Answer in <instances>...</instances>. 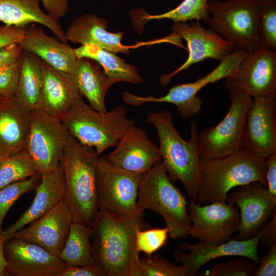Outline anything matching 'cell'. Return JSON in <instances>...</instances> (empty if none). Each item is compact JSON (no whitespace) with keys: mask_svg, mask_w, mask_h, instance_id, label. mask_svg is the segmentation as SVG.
Listing matches in <instances>:
<instances>
[{"mask_svg":"<svg viewBox=\"0 0 276 276\" xmlns=\"http://www.w3.org/2000/svg\"><path fill=\"white\" fill-rule=\"evenodd\" d=\"M247 52L241 50H234L227 55L211 72L195 82L179 84L170 88L164 96L142 97L130 94L127 97L129 104L142 106L148 103H169L177 107L180 116L189 119L198 114L203 103L198 93L208 84L221 79L233 76Z\"/></svg>","mask_w":276,"mask_h":276,"instance_id":"30bf717a","label":"cell"},{"mask_svg":"<svg viewBox=\"0 0 276 276\" xmlns=\"http://www.w3.org/2000/svg\"><path fill=\"white\" fill-rule=\"evenodd\" d=\"M138 276H187V273L182 265H175L156 253L140 258Z\"/></svg>","mask_w":276,"mask_h":276,"instance_id":"836d02e7","label":"cell"},{"mask_svg":"<svg viewBox=\"0 0 276 276\" xmlns=\"http://www.w3.org/2000/svg\"><path fill=\"white\" fill-rule=\"evenodd\" d=\"M104 271L96 262L85 266H68L59 276H105Z\"/></svg>","mask_w":276,"mask_h":276,"instance_id":"60d3db41","label":"cell"},{"mask_svg":"<svg viewBox=\"0 0 276 276\" xmlns=\"http://www.w3.org/2000/svg\"><path fill=\"white\" fill-rule=\"evenodd\" d=\"M8 98H5L4 96L0 95V102Z\"/></svg>","mask_w":276,"mask_h":276,"instance_id":"7dc6e473","label":"cell"},{"mask_svg":"<svg viewBox=\"0 0 276 276\" xmlns=\"http://www.w3.org/2000/svg\"><path fill=\"white\" fill-rule=\"evenodd\" d=\"M227 203L240 210L238 234L232 239L236 240H247L257 235L276 212V197L269 193L266 186L258 181L229 192Z\"/></svg>","mask_w":276,"mask_h":276,"instance_id":"4fadbf2b","label":"cell"},{"mask_svg":"<svg viewBox=\"0 0 276 276\" xmlns=\"http://www.w3.org/2000/svg\"><path fill=\"white\" fill-rule=\"evenodd\" d=\"M275 95L253 98L247 115L244 149L265 160L276 152Z\"/></svg>","mask_w":276,"mask_h":276,"instance_id":"e0dca14e","label":"cell"},{"mask_svg":"<svg viewBox=\"0 0 276 276\" xmlns=\"http://www.w3.org/2000/svg\"><path fill=\"white\" fill-rule=\"evenodd\" d=\"M271 220L266 223L262 230L259 243L269 247L276 243V212L272 216Z\"/></svg>","mask_w":276,"mask_h":276,"instance_id":"f6af8a7d","label":"cell"},{"mask_svg":"<svg viewBox=\"0 0 276 276\" xmlns=\"http://www.w3.org/2000/svg\"><path fill=\"white\" fill-rule=\"evenodd\" d=\"M258 34L261 47L275 51L276 0H261Z\"/></svg>","mask_w":276,"mask_h":276,"instance_id":"d6a6232c","label":"cell"},{"mask_svg":"<svg viewBox=\"0 0 276 276\" xmlns=\"http://www.w3.org/2000/svg\"><path fill=\"white\" fill-rule=\"evenodd\" d=\"M276 275V243L269 247L267 252L260 257L259 265L254 276Z\"/></svg>","mask_w":276,"mask_h":276,"instance_id":"f35d334b","label":"cell"},{"mask_svg":"<svg viewBox=\"0 0 276 276\" xmlns=\"http://www.w3.org/2000/svg\"><path fill=\"white\" fill-rule=\"evenodd\" d=\"M148 226L144 219L119 216L99 210L93 223L92 250L107 276H138V229Z\"/></svg>","mask_w":276,"mask_h":276,"instance_id":"6da1fadb","label":"cell"},{"mask_svg":"<svg viewBox=\"0 0 276 276\" xmlns=\"http://www.w3.org/2000/svg\"><path fill=\"white\" fill-rule=\"evenodd\" d=\"M46 13L55 19L64 17L69 10L68 0H40Z\"/></svg>","mask_w":276,"mask_h":276,"instance_id":"b9f144b4","label":"cell"},{"mask_svg":"<svg viewBox=\"0 0 276 276\" xmlns=\"http://www.w3.org/2000/svg\"><path fill=\"white\" fill-rule=\"evenodd\" d=\"M77 58L86 57L95 60L103 68L112 84L126 82L133 84L143 83L137 68L128 64L116 53L102 49L96 44L82 45L73 49Z\"/></svg>","mask_w":276,"mask_h":276,"instance_id":"83f0119b","label":"cell"},{"mask_svg":"<svg viewBox=\"0 0 276 276\" xmlns=\"http://www.w3.org/2000/svg\"><path fill=\"white\" fill-rule=\"evenodd\" d=\"M92 229L77 221H73L68 237L59 258L68 266H85L96 262L90 238Z\"/></svg>","mask_w":276,"mask_h":276,"instance_id":"f546056e","label":"cell"},{"mask_svg":"<svg viewBox=\"0 0 276 276\" xmlns=\"http://www.w3.org/2000/svg\"><path fill=\"white\" fill-rule=\"evenodd\" d=\"M209 0H183L175 8L164 13L157 15L146 14L143 16L145 20L169 19L174 21L187 22L196 20H203L205 23L209 13L208 3Z\"/></svg>","mask_w":276,"mask_h":276,"instance_id":"1f68e13d","label":"cell"},{"mask_svg":"<svg viewBox=\"0 0 276 276\" xmlns=\"http://www.w3.org/2000/svg\"><path fill=\"white\" fill-rule=\"evenodd\" d=\"M6 275L59 276L68 265L40 245L12 237L4 243Z\"/></svg>","mask_w":276,"mask_h":276,"instance_id":"9a60e30c","label":"cell"},{"mask_svg":"<svg viewBox=\"0 0 276 276\" xmlns=\"http://www.w3.org/2000/svg\"><path fill=\"white\" fill-rule=\"evenodd\" d=\"M262 231L254 237L245 240H230L220 244L211 245L200 242H185L174 253V259L186 269L187 276L197 275L199 268L216 258L225 256H242L259 263L258 247Z\"/></svg>","mask_w":276,"mask_h":276,"instance_id":"ac0fdd59","label":"cell"},{"mask_svg":"<svg viewBox=\"0 0 276 276\" xmlns=\"http://www.w3.org/2000/svg\"><path fill=\"white\" fill-rule=\"evenodd\" d=\"M22 49L19 43H12L0 48V66L11 63L18 60Z\"/></svg>","mask_w":276,"mask_h":276,"instance_id":"7bdbcfd3","label":"cell"},{"mask_svg":"<svg viewBox=\"0 0 276 276\" xmlns=\"http://www.w3.org/2000/svg\"><path fill=\"white\" fill-rule=\"evenodd\" d=\"M40 180L30 207L19 218L6 229L1 236L5 242L17 231L36 220L64 199L65 182L60 163L54 170L40 173Z\"/></svg>","mask_w":276,"mask_h":276,"instance_id":"44dd1931","label":"cell"},{"mask_svg":"<svg viewBox=\"0 0 276 276\" xmlns=\"http://www.w3.org/2000/svg\"><path fill=\"white\" fill-rule=\"evenodd\" d=\"M198 21L178 22L173 25V33L186 41L189 56L176 70L161 76L159 81L163 87H166L174 76L192 65L208 58L221 61L234 50L229 43L213 30L202 27Z\"/></svg>","mask_w":276,"mask_h":276,"instance_id":"2e32d148","label":"cell"},{"mask_svg":"<svg viewBox=\"0 0 276 276\" xmlns=\"http://www.w3.org/2000/svg\"><path fill=\"white\" fill-rule=\"evenodd\" d=\"M146 121L155 128L159 153L170 179L172 182L181 181L188 197L195 199L200 179L196 122L190 123L191 137L186 141L175 128L172 114L169 111L162 109L149 112Z\"/></svg>","mask_w":276,"mask_h":276,"instance_id":"3957f363","label":"cell"},{"mask_svg":"<svg viewBox=\"0 0 276 276\" xmlns=\"http://www.w3.org/2000/svg\"><path fill=\"white\" fill-rule=\"evenodd\" d=\"M40 0H0V22L7 26L25 27L35 23L48 28L63 43H67L59 21L45 12Z\"/></svg>","mask_w":276,"mask_h":276,"instance_id":"484cf974","label":"cell"},{"mask_svg":"<svg viewBox=\"0 0 276 276\" xmlns=\"http://www.w3.org/2000/svg\"><path fill=\"white\" fill-rule=\"evenodd\" d=\"M19 44L22 50L37 56L55 68L72 74L77 59L73 49L48 35L36 24L25 27V37Z\"/></svg>","mask_w":276,"mask_h":276,"instance_id":"cb8c5ba5","label":"cell"},{"mask_svg":"<svg viewBox=\"0 0 276 276\" xmlns=\"http://www.w3.org/2000/svg\"><path fill=\"white\" fill-rule=\"evenodd\" d=\"M68 133L61 120L42 109L30 111L27 152L40 174L52 171L59 165Z\"/></svg>","mask_w":276,"mask_h":276,"instance_id":"8fae6325","label":"cell"},{"mask_svg":"<svg viewBox=\"0 0 276 276\" xmlns=\"http://www.w3.org/2000/svg\"><path fill=\"white\" fill-rule=\"evenodd\" d=\"M266 165V179L269 193L276 197V152L265 160Z\"/></svg>","mask_w":276,"mask_h":276,"instance_id":"ee69618b","label":"cell"},{"mask_svg":"<svg viewBox=\"0 0 276 276\" xmlns=\"http://www.w3.org/2000/svg\"><path fill=\"white\" fill-rule=\"evenodd\" d=\"M144 174L131 172L99 157L96 171L99 211L123 217L143 219L137 206L139 188Z\"/></svg>","mask_w":276,"mask_h":276,"instance_id":"9c48e42d","label":"cell"},{"mask_svg":"<svg viewBox=\"0 0 276 276\" xmlns=\"http://www.w3.org/2000/svg\"><path fill=\"white\" fill-rule=\"evenodd\" d=\"M20 64V57L15 62L0 66V95L5 98L16 96Z\"/></svg>","mask_w":276,"mask_h":276,"instance_id":"74e56055","label":"cell"},{"mask_svg":"<svg viewBox=\"0 0 276 276\" xmlns=\"http://www.w3.org/2000/svg\"><path fill=\"white\" fill-rule=\"evenodd\" d=\"M73 221L70 208L63 199L27 226L16 232L11 238L28 240L59 257L68 237Z\"/></svg>","mask_w":276,"mask_h":276,"instance_id":"d6986e66","label":"cell"},{"mask_svg":"<svg viewBox=\"0 0 276 276\" xmlns=\"http://www.w3.org/2000/svg\"><path fill=\"white\" fill-rule=\"evenodd\" d=\"M42 60L22 50L15 98L30 111L40 108L42 86Z\"/></svg>","mask_w":276,"mask_h":276,"instance_id":"f1b7e54d","label":"cell"},{"mask_svg":"<svg viewBox=\"0 0 276 276\" xmlns=\"http://www.w3.org/2000/svg\"><path fill=\"white\" fill-rule=\"evenodd\" d=\"M170 232L166 226L146 230L138 229L136 233V245L140 252L146 255L156 252L163 247L168 239Z\"/></svg>","mask_w":276,"mask_h":276,"instance_id":"8d00e7d4","label":"cell"},{"mask_svg":"<svg viewBox=\"0 0 276 276\" xmlns=\"http://www.w3.org/2000/svg\"><path fill=\"white\" fill-rule=\"evenodd\" d=\"M25 27L5 25L1 26L0 27V48L12 43H19L25 37Z\"/></svg>","mask_w":276,"mask_h":276,"instance_id":"ab89813d","label":"cell"},{"mask_svg":"<svg viewBox=\"0 0 276 276\" xmlns=\"http://www.w3.org/2000/svg\"><path fill=\"white\" fill-rule=\"evenodd\" d=\"M261 0H209L205 22L234 50L247 52L261 47L258 20Z\"/></svg>","mask_w":276,"mask_h":276,"instance_id":"52a82bcc","label":"cell"},{"mask_svg":"<svg viewBox=\"0 0 276 276\" xmlns=\"http://www.w3.org/2000/svg\"><path fill=\"white\" fill-rule=\"evenodd\" d=\"M200 179L195 199L200 205L227 202L236 187L258 181L267 187L265 162L245 149L221 158L200 157Z\"/></svg>","mask_w":276,"mask_h":276,"instance_id":"277c9868","label":"cell"},{"mask_svg":"<svg viewBox=\"0 0 276 276\" xmlns=\"http://www.w3.org/2000/svg\"><path fill=\"white\" fill-rule=\"evenodd\" d=\"M40 178V174L38 173L0 189V234L4 219L10 209L21 196L35 190Z\"/></svg>","mask_w":276,"mask_h":276,"instance_id":"e575fe53","label":"cell"},{"mask_svg":"<svg viewBox=\"0 0 276 276\" xmlns=\"http://www.w3.org/2000/svg\"><path fill=\"white\" fill-rule=\"evenodd\" d=\"M107 20L95 14H85L75 18L65 31L68 41L82 45L96 44L108 51L129 53L123 45L121 32L111 33L107 30Z\"/></svg>","mask_w":276,"mask_h":276,"instance_id":"d4e9b609","label":"cell"},{"mask_svg":"<svg viewBox=\"0 0 276 276\" xmlns=\"http://www.w3.org/2000/svg\"><path fill=\"white\" fill-rule=\"evenodd\" d=\"M4 243L0 234V276L6 275L7 262L4 255Z\"/></svg>","mask_w":276,"mask_h":276,"instance_id":"bcb514c9","label":"cell"},{"mask_svg":"<svg viewBox=\"0 0 276 276\" xmlns=\"http://www.w3.org/2000/svg\"><path fill=\"white\" fill-rule=\"evenodd\" d=\"M230 92V107L216 126L199 133L198 150L200 158H221L244 149V138L247 113L253 98L242 90Z\"/></svg>","mask_w":276,"mask_h":276,"instance_id":"ba28073f","label":"cell"},{"mask_svg":"<svg viewBox=\"0 0 276 276\" xmlns=\"http://www.w3.org/2000/svg\"><path fill=\"white\" fill-rule=\"evenodd\" d=\"M187 210L191 223L189 236L200 242L222 244L238 231L240 214L235 205L217 201L202 205L191 199Z\"/></svg>","mask_w":276,"mask_h":276,"instance_id":"7c38bea8","label":"cell"},{"mask_svg":"<svg viewBox=\"0 0 276 276\" xmlns=\"http://www.w3.org/2000/svg\"><path fill=\"white\" fill-rule=\"evenodd\" d=\"M237 257L227 262L214 264L207 270L198 272L197 275L254 276L259 263L247 260L244 257Z\"/></svg>","mask_w":276,"mask_h":276,"instance_id":"d590c367","label":"cell"},{"mask_svg":"<svg viewBox=\"0 0 276 276\" xmlns=\"http://www.w3.org/2000/svg\"><path fill=\"white\" fill-rule=\"evenodd\" d=\"M226 89L244 91L252 98L276 94V52L260 47L247 52L235 74L224 79Z\"/></svg>","mask_w":276,"mask_h":276,"instance_id":"5bb4252c","label":"cell"},{"mask_svg":"<svg viewBox=\"0 0 276 276\" xmlns=\"http://www.w3.org/2000/svg\"><path fill=\"white\" fill-rule=\"evenodd\" d=\"M189 202L170 179L162 160L144 175L139 188V210L142 212L149 210L160 215L170 229L169 236L173 239L189 236L191 225Z\"/></svg>","mask_w":276,"mask_h":276,"instance_id":"8992f818","label":"cell"},{"mask_svg":"<svg viewBox=\"0 0 276 276\" xmlns=\"http://www.w3.org/2000/svg\"><path fill=\"white\" fill-rule=\"evenodd\" d=\"M30 111L15 98L0 102V157L27 151Z\"/></svg>","mask_w":276,"mask_h":276,"instance_id":"7402d4cb","label":"cell"},{"mask_svg":"<svg viewBox=\"0 0 276 276\" xmlns=\"http://www.w3.org/2000/svg\"><path fill=\"white\" fill-rule=\"evenodd\" d=\"M42 86L40 108L61 120L75 101L81 97L71 75L42 60Z\"/></svg>","mask_w":276,"mask_h":276,"instance_id":"603a6c76","label":"cell"},{"mask_svg":"<svg viewBox=\"0 0 276 276\" xmlns=\"http://www.w3.org/2000/svg\"><path fill=\"white\" fill-rule=\"evenodd\" d=\"M70 133L60 160L65 182L64 199L73 221L91 226L99 211L96 171L99 157Z\"/></svg>","mask_w":276,"mask_h":276,"instance_id":"7a4b0ae2","label":"cell"},{"mask_svg":"<svg viewBox=\"0 0 276 276\" xmlns=\"http://www.w3.org/2000/svg\"><path fill=\"white\" fill-rule=\"evenodd\" d=\"M38 173L27 151L0 157V189Z\"/></svg>","mask_w":276,"mask_h":276,"instance_id":"4dcf8cb0","label":"cell"},{"mask_svg":"<svg viewBox=\"0 0 276 276\" xmlns=\"http://www.w3.org/2000/svg\"><path fill=\"white\" fill-rule=\"evenodd\" d=\"M81 96L88 100L94 109L105 112V97L112 85L101 65L91 59L77 58L71 74Z\"/></svg>","mask_w":276,"mask_h":276,"instance_id":"4316f807","label":"cell"},{"mask_svg":"<svg viewBox=\"0 0 276 276\" xmlns=\"http://www.w3.org/2000/svg\"><path fill=\"white\" fill-rule=\"evenodd\" d=\"M128 108L117 105L101 112L77 99L61 119L68 132L83 146L93 148L99 155L115 147L127 130L135 125L127 116Z\"/></svg>","mask_w":276,"mask_h":276,"instance_id":"5b68a950","label":"cell"},{"mask_svg":"<svg viewBox=\"0 0 276 276\" xmlns=\"http://www.w3.org/2000/svg\"><path fill=\"white\" fill-rule=\"evenodd\" d=\"M115 149L106 157L114 166L142 174L146 173L161 160L159 147L147 132L135 125L123 134Z\"/></svg>","mask_w":276,"mask_h":276,"instance_id":"ffe728a7","label":"cell"}]
</instances>
